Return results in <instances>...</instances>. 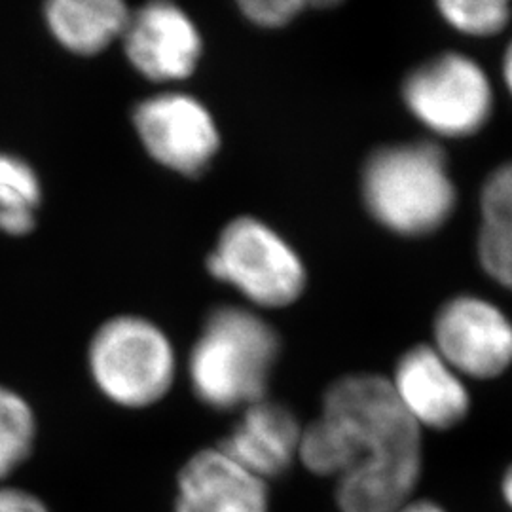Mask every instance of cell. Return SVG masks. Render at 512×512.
I'll use <instances>...</instances> for the list:
<instances>
[{
  "label": "cell",
  "instance_id": "15",
  "mask_svg": "<svg viewBox=\"0 0 512 512\" xmlns=\"http://www.w3.org/2000/svg\"><path fill=\"white\" fill-rule=\"evenodd\" d=\"M42 186L35 167L10 152H0V232L27 236L37 226Z\"/></svg>",
  "mask_w": 512,
  "mask_h": 512
},
{
  "label": "cell",
  "instance_id": "14",
  "mask_svg": "<svg viewBox=\"0 0 512 512\" xmlns=\"http://www.w3.org/2000/svg\"><path fill=\"white\" fill-rule=\"evenodd\" d=\"M478 260L488 277L512 291V162L499 165L480 194Z\"/></svg>",
  "mask_w": 512,
  "mask_h": 512
},
{
  "label": "cell",
  "instance_id": "4",
  "mask_svg": "<svg viewBox=\"0 0 512 512\" xmlns=\"http://www.w3.org/2000/svg\"><path fill=\"white\" fill-rule=\"evenodd\" d=\"M93 384L110 403L143 410L160 403L175 384V349L143 317L122 315L93 334L88 349Z\"/></svg>",
  "mask_w": 512,
  "mask_h": 512
},
{
  "label": "cell",
  "instance_id": "11",
  "mask_svg": "<svg viewBox=\"0 0 512 512\" xmlns=\"http://www.w3.org/2000/svg\"><path fill=\"white\" fill-rule=\"evenodd\" d=\"M389 384L421 431L454 429L471 410L463 378L433 346L408 349L395 366Z\"/></svg>",
  "mask_w": 512,
  "mask_h": 512
},
{
  "label": "cell",
  "instance_id": "9",
  "mask_svg": "<svg viewBox=\"0 0 512 512\" xmlns=\"http://www.w3.org/2000/svg\"><path fill=\"white\" fill-rule=\"evenodd\" d=\"M173 512H272L270 484L243 469L219 444L184 459L175 475Z\"/></svg>",
  "mask_w": 512,
  "mask_h": 512
},
{
  "label": "cell",
  "instance_id": "2",
  "mask_svg": "<svg viewBox=\"0 0 512 512\" xmlns=\"http://www.w3.org/2000/svg\"><path fill=\"white\" fill-rule=\"evenodd\" d=\"M279 355V336L258 315L224 306L213 311L188 359L190 387L211 410H243L264 401Z\"/></svg>",
  "mask_w": 512,
  "mask_h": 512
},
{
  "label": "cell",
  "instance_id": "19",
  "mask_svg": "<svg viewBox=\"0 0 512 512\" xmlns=\"http://www.w3.org/2000/svg\"><path fill=\"white\" fill-rule=\"evenodd\" d=\"M0 512H52L42 497L35 492L12 486L0 484Z\"/></svg>",
  "mask_w": 512,
  "mask_h": 512
},
{
  "label": "cell",
  "instance_id": "16",
  "mask_svg": "<svg viewBox=\"0 0 512 512\" xmlns=\"http://www.w3.org/2000/svg\"><path fill=\"white\" fill-rule=\"evenodd\" d=\"M37 439L33 406L16 389L0 384V484H6L31 459Z\"/></svg>",
  "mask_w": 512,
  "mask_h": 512
},
{
  "label": "cell",
  "instance_id": "20",
  "mask_svg": "<svg viewBox=\"0 0 512 512\" xmlns=\"http://www.w3.org/2000/svg\"><path fill=\"white\" fill-rule=\"evenodd\" d=\"M397 512H446L439 503H435L433 499H416L412 497L408 503H404L403 507Z\"/></svg>",
  "mask_w": 512,
  "mask_h": 512
},
{
  "label": "cell",
  "instance_id": "5",
  "mask_svg": "<svg viewBox=\"0 0 512 512\" xmlns=\"http://www.w3.org/2000/svg\"><path fill=\"white\" fill-rule=\"evenodd\" d=\"M209 274L262 308H283L306 287V270L293 247L260 220L230 222L207 258Z\"/></svg>",
  "mask_w": 512,
  "mask_h": 512
},
{
  "label": "cell",
  "instance_id": "8",
  "mask_svg": "<svg viewBox=\"0 0 512 512\" xmlns=\"http://www.w3.org/2000/svg\"><path fill=\"white\" fill-rule=\"evenodd\" d=\"M433 348L459 376L492 380L512 365V323L492 302L458 296L440 308Z\"/></svg>",
  "mask_w": 512,
  "mask_h": 512
},
{
  "label": "cell",
  "instance_id": "17",
  "mask_svg": "<svg viewBox=\"0 0 512 512\" xmlns=\"http://www.w3.org/2000/svg\"><path fill=\"white\" fill-rule=\"evenodd\" d=\"M440 14L458 33L469 37H495L511 21V4L505 0H444Z\"/></svg>",
  "mask_w": 512,
  "mask_h": 512
},
{
  "label": "cell",
  "instance_id": "10",
  "mask_svg": "<svg viewBox=\"0 0 512 512\" xmlns=\"http://www.w3.org/2000/svg\"><path fill=\"white\" fill-rule=\"evenodd\" d=\"M122 38L131 65L154 82L188 78L202 55L196 25L169 2H150L129 14Z\"/></svg>",
  "mask_w": 512,
  "mask_h": 512
},
{
  "label": "cell",
  "instance_id": "3",
  "mask_svg": "<svg viewBox=\"0 0 512 512\" xmlns=\"http://www.w3.org/2000/svg\"><path fill=\"white\" fill-rule=\"evenodd\" d=\"M363 198L382 226L412 238L450 219L456 188L442 148L420 141L376 150L363 171Z\"/></svg>",
  "mask_w": 512,
  "mask_h": 512
},
{
  "label": "cell",
  "instance_id": "22",
  "mask_svg": "<svg viewBox=\"0 0 512 512\" xmlns=\"http://www.w3.org/2000/svg\"><path fill=\"white\" fill-rule=\"evenodd\" d=\"M501 492H503V497H505V501H507V505L512 509V465L505 471V475H503V482H501Z\"/></svg>",
  "mask_w": 512,
  "mask_h": 512
},
{
  "label": "cell",
  "instance_id": "21",
  "mask_svg": "<svg viewBox=\"0 0 512 512\" xmlns=\"http://www.w3.org/2000/svg\"><path fill=\"white\" fill-rule=\"evenodd\" d=\"M503 78H505V84L512 95V40L507 52L503 55Z\"/></svg>",
  "mask_w": 512,
  "mask_h": 512
},
{
  "label": "cell",
  "instance_id": "18",
  "mask_svg": "<svg viewBox=\"0 0 512 512\" xmlns=\"http://www.w3.org/2000/svg\"><path fill=\"white\" fill-rule=\"evenodd\" d=\"M245 18L251 19L258 27H283L296 18L308 4L302 0H249L239 4Z\"/></svg>",
  "mask_w": 512,
  "mask_h": 512
},
{
  "label": "cell",
  "instance_id": "6",
  "mask_svg": "<svg viewBox=\"0 0 512 512\" xmlns=\"http://www.w3.org/2000/svg\"><path fill=\"white\" fill-rule=\"evenodd\" d=\"M403 99L425 128L452 139L475 135L494 109L488 76L463 54L439 55L408 74Z\"/></svg>",
  "mask_w": 512,
  "mask_h": 512
},
{
  "label": "cell",
  "instance_id": "1",
  "mask_svg": "<svg viewBox=\"0 0 512 512\" xmlns=\"http://www.w3.org/2000/svg\"><path fill=\"white\" fill-rule=\"evenodd\" d=\"M298 463L330 480L338 512H397L423 473V431L389 378L357 372L327 387L321 412L304 425Z\"/></svg>",
  "mask_w": 512,
  "mask_h": 512
},
{
  "label": "cell",
  "instance_id": "7",
  "mask_svg": "<svg viewBox=\"0 0 512 512\" xmlns=\"http://www.w3.org/2000/svg\"><path fill=\"white\" fill-rule=\"evenodd\" d=\"M133 124L148 154L181 175H200L219 152V129L202 103L184 93H162L143 101Z\"/></svg>",
  "mask_w": 512,
  "mask_h": 512
},
{
  "label": "cell",
  "instance_id": "13",
  "mask_svg": "<svg viewBox=\"0 0 512 512\" xmlns=\"http://www.w3.org/2000/svg\"><path fill=\"white\" fill-rule=\"evenodd\" d=\"M129 10L118 0H54L44 6L52 37L69 52L99 54L124 35Z\"/></svg>",
  "mask_w": 512,
  "mask_h": 512
},
{
  "label": "cell",
  "instance_id": "12",
  "mask_svg": "<svg viewBox=\"0 0 512 512\" xmlns=\"http://www.w3.org/2000/svg\"><path fill=\"white\" fill-rule=\"evenodd\" d=\"M302 431L291 408L264 399L239 412L219 446L243 469L272 484L298 463Z\"/></svg>",
  "mask_w": 512,
  "mask_h": 512
}]
</instances>
